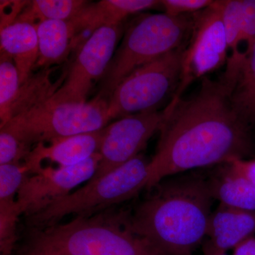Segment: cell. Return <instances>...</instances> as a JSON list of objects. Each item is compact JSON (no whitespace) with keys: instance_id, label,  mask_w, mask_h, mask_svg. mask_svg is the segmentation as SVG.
Returning <instances> with one entry per match:
<instances>
[{"instance_id":"obj_30","label":"cell","mask_w":255,"mask_h":255,"mask_svg":"<svg viewBox=\"0 0 255 255\" xmlns=\"http://www.w3.org/2000/svg\"><path fill=\"white\" fill-rule=\"evenodd\" d=\"M233 255H255V237L243 241L233 250Z\"/></svg>"},{"instance_id":"obj_19","label":"cell","mask_w":255,"mask_h":255,"mask_svg":"<svg viewBox=\"0 0 255 255\" xmlns=\"http://www.w3.org/2000/svg\"><path fill=\"white\" fill-rule=\"evenodd\" d=\"M226 171L211 182L213 196L220 205L255 212V187L226 164Z\"/></svg>"},{"instance_id":"obj_17","label":"cell","mask_w":255,"mask_h":255,"mask_svg":"<svg viewBox=\"0 0 255 255\" xmlns=\"http://www.w3.org/2000/svg\"><path fill=\"white\" fill-rule=\"evenodd\" d=\"M217 2L222 16L228 50L231 53L226 71L221 80L232 92L246 59V55L241 50L243 44L241 0H219Z\"/></svg>"},{"instance_id":"obj_8","label":"cell","mask_w":255,"mask_h":255,"mask_svg":"<svg viewBox=\"0 0 255 255\" xmlns=\"http://www.w3.org/2000/svg\"><path fill=\"white\" fill-rule=\"evenodd\" d=\"M190 36L183 53L180 81L171 100L174 103L194 80L227 64L229 50L221 10L217 1L192 14Z\"/></svg>"},{"instance_id":"obj_15","label":"cell","mask_w":255,"mask_h":255,"mask_svg":"<svg viewBox=\"0 0 255 255\" xmlns=\"http://www.w3.org/2000/svg\"><path fill=\"white\" fill-rule=\"evenodd\" d=\"M0 45L1 51L14 60L22 84L32 75L39 57L36 25L28 21H15L0 30Z\"/></svg>"},{"instance_id":"obj_7","label":"cell","mask_w":255,"mask_h":255,"mask_svg":"<svg viewBox=\"0 0 255 255\" xmlns=\"http://www.w3.org/2000/svg\"><path fill=\"white\" fill-rule=\"evenodd\" d=\"M185 46L142 65L119 84L108 100L112 120L157 110L169 95L175 94Z\"/></svg>"},{"instance_id":"obj_22","label":"cell","mask_w":255,"mask_h":255,"mask_svg":"<svg viewBox=\"0 0 255 255\" xmlns=\"http://www.w3.org/2000/svg\"><path fill=\"white\" fill-rule=\"evenodd\" d=\"M21 80L12 58L1 51L0 54V127L10 120V114L20 87Z\"/></svg>"},{"instance_id":"obj_1","label":"cell","mask_w":255,"mask_h":255,"mask_svg":"<svg viewBox=\"0 0 255 255\" xmlns=\"http://www.w3.org/2000/svg\"><path fill=\"white\" fill-rule=\"evenodd\" d=\"M231 97L221 80L206 77L190 97L169 102L157 151L149 162L148 189L170 176L250 153L248 124L233 108Z\"/></svg>"},{"instance_id":"obj_6","label":"cell","mask_w":255,"mask_h":255,"mask_svg":"<svg viewBox=\"0 0 255 255\" xmlns=\"http://www.w3.org/2000/svg\"><path fill=\"white\" fill-rule=\"evenodd\" d=\"M107 97L100 95L84 103L46 102L11 119L4 127L28 145L49 143L72 135L97 131L111 119ZM1 128V127H0Z\"/></svg>"},{"instance_id":"obj_24","label":"cell","mask_w":255,"mask_h":255,"mask_svg":"<svg viewBox=\"0 0 255 255\" xmlns=\"http://www.w3.org/2000/svg\"><path fill=\"white\" fill-rule=\"evenodd\" d=\"M21 211L16 201L0 203V255H12Z\"/></svg>"},{"instance_id":"obj_29","label":"cell","mask_w":255,"mask_h":255,"mask_svg":"<svg viewBox=\"0 0 255 255\" xmlns=\"http://www.w3.org/2000/svg\"><path fill=\"white\" fill-rule=\"evenodd\" d=\"M226 164L255 187V159L233 158Z\"/></svg>"},{"instance_id":"obj_13","label":"cell","mask_w":255,"mask_h":255,"mask_svg":"<svg viewBox=\"0 0 255 255\" xmlns=\"http://www.w3.org/2000/svg\"><path fill=\"white\" fill-rule=\"evenodd\" d=\"M162 7L161 1L155 0H102L90 3L78 16L70 20L75 33V40L81 33H92L102 26L122 23L129 15L144 10Z\"/></svg>"},{"instance_id":"obj_14","label":"cell","mask_w":255,"mask_h":255,"mask_svg":"<svg viewBox=\"0 0 255 255\" xmlns=\"http://www.w3.org/2000/svg\"><path fill=\"white\" fill-rule=\"evenodd\" d=\"M255 235V212L220 205L210 217L206 243L226 253Z\"/></svg>"},{"instance_id":"obj_23","label":"cell","mask_w":255,"mask_h":255,"mask_svg":"<svg viewBox=\"0 0 255 255\" xmlns=\"http://www.w3.org/2000/svg\"><path fill=\"white\" fill-rule=\"evenodd\" d=\"M31 174L27 164L23 162L0 165V203L16 201L18 191Z\"/></svg>"},{"instance_id":"obj_11","label":"cell","mask_w":255,"mask_h":255,"mask_svg":"<svg viewBox=\"0 0 255 255\" xmlns=\"http://www.w3.org/2000/svg\"><path fill=\"white\" fill-rule=\"evenodd\" d=\"M100 161L98 152L75 165L57 169L42 167L30 174L16 199L21 214L30 217L68 195L77 186L89 182L97 172Z\"/></svg>"},{"instance_id":"obj_26","label":"cell","mask_w":255,"mask_h":255,"mask_svg":"<svg viewBox=\"0 0 255 255\" xmlns=\"http://www.w3.org/2000/svg\"><path fill=\"white\" fill-rule=\"evenodd\" d=\"M241 8L242 43L248 56L255 43V0H241Z\"/></svg>"},{"instance_id":"obj_20","label":"cell","mask_w":255,"mask_h":255,"mask_svg":"<svg viewBox=\"0 0 255 255\" xmlns=\"http://www.w3.org/2000/svg\"><path fill=\"white\" fill-rule=\"evenodd\" d=\"M89 4L84 0L29 1L16 21H28L36 26L45 20L70 21Z\"/></svg>"},{"instance_id":"obj_10","label":"cell","mask_w":255,"mask_h":255,"mask_svg":"<svg viewBox=\"0 0 255 255\" xmlns=\"http://www.w3.org/2000/svg\"><path fill=\"white\" fill-rule=\"evenodd\" d=\"M164 117V109L150 111L122 117L105 127L99 151L100 163L91 179L110 173L139 155L150 137L160 129Z\"/></svg>"},{"instance_id":"obj_32","label":"cell","mask_w":255,"mask_h":255,"mask_svg":"<svg viewBox=\"0 0 255 255\" xmlns=\"http://www.w3.org/2000/svg\"></svg>"},{"instance_id":"obj_18","label":"cell","mask_w":255,"mask_h":255,"mask_svg":"<svg viewBox=\"0 0 255 255\" xmlns=\"http://www.w3.org/2000/svg\"><path fill=\"white\" fill-rule=\"evenodd\" d=\"M53 71L52 68L41 69L34 75L32 74L21 84L11 108L10 120L34 110L53 97L65 78V75H63L56 82H52L50 75Z\"/></svg>"},{"instance_id":"obj_28","label":"cell","mask_w":255,"mask_h":255,"mask_svg":"<svg viewBox=\"0 0 255 255\" xmlns=\"http://www.w3.org/2000/svg\"><path fill=\"white\" fill-rule=\"evenodd\" d=\"M29 1H1V29L17 20Z\"/></svg>"},{"instance_id":"obj_3","label":"cell","mask_w":255,"mask_h":255,"mask_svg":"<svg viewBox=\"0 0 255 255\" xmlns=\"http://www.w3.org/2000/svg\"><path fill=\"white\" fill-rule=\"evenodd\" d=\"M24 255H168L127 228L110 209L64 224L31 230Z\"/></svg>"},{"instance_id":"obj_16","label":"cell","mask_w":255,"mask_h":255,"mask_svg":"<svg viewBox=\"0 0 255 255\" xmlns=\"http://www.w3.org/2000/svg\"><path fill=\"white\" fill-rule=\"evenodd\" d=\"M36 28L39 57L35 68H49L63 61L75 45V30L70 21L45 20Z\"/></svg>"},{"instance_id":"obj_31","label":"cell","mask_w":255,"mask_h":255,"mask_svg":"<svg viewBox=\"0 0 255 255\" xmlns=\"http://www.w3.org/2000/svg\"><path fill=\"white\" fill-rule=\"evenodd\" d=\"M204 255H227L226 253L222 251H217L212 248L210 245L206 243L204 246Z\"/></svg>"},{"instance_id":"obj_27","label":"cell","mask_w":255,"mask_h":255,"mask_svg":"<svg viewBox=\"0 0 255 255\" xmlns=\"http://www.w3.org/2000/svg\"><path fill=\"white\" fill-rule=\"evenodd\" d=\"M212 0H162L161 6L164 13L172 16L192 14L211 6Z\"/></svg>"},{"instance_id":"obj_2","label":"cell","mask_w":255,"mask_h":255,"mask_svg":"<svg viewBox=\"0 0 255 255\" xmlns=\"http://www.w3.org/2000/svg\"><path fill=\"white\" fill-rule=\"evenodd\" d=\"M132 214L127 228L168 255H191L207 235L214 199L211 183L196 175L159 182Z\"/></svg>"},{"instance_id":"obj_21","label":"cell","mask_w":255,"mask_h":255,"mask_svg":"<svg viewBox=\"0 0 255 255\" xmlns=\"http://www.w3.org/2000/svg\"><path fill=\"white\" fill-rule=\"evenodd\" d=\"M233 108L247 124L255 121V43L243 64L231 93Z\"/></svg>"},{"instance_id":"obj_25","label":"cell","mask_w":255,"mask_h":255,"mask_svg":"<svg viewBox=\"0 0 255 255\" xmlns=\"http://www.w3.org/2000/svg\"><path fill=\"white\" fill-rule=\"evenodd\" d=\"M32 149L12 130L6 127L0 128V165L19 163L27 160Z\"/></svg>"},{"instance_id":"obj_9","label":"cell","mask_w":255,"mask_h":255,"mask_svg":"<svg viewBox=\"0 0 255 255\" xmlns=\"http://www.w3.org/2000/svg\"><path fill=\"white\" fill-rule=\"evenodd\" d=\"M123 24L102 26L82 43L65 80L48 102L84 103L96 82L104 77L115 54Z\"/></svg>"},{"instance_id":"obj_12","label":"cell","mask_w":255,"mask_h":255,"mask_svg":"<svg viewBox=\"0 0 255 255\" xmlns=\"http://www.w3.org/2000/svg\"><path fill=\"white\" fill-rule=\"evenodd\" d=\"M105 128L85 132L49 142L48 145L37 144L25 162L31 174L42 167L43 160L58 164L59 167H70L87 160L98 153L103 139Z\"/></svg>"},{"instance_id":"obj_4","label":"cell","mask_w":255,"mask_h":255,"mask_svg":"<svg viewBox=\"0 0 255 255\" xmlns=\"http://www.w3.org/2000/svg\"><path fill=\"white\" fill-rule=\"evenodd\" d=\"M192 14H147L132 21L104 75L99 94L109 100L114 89L134 70L185 46L192 28Z\"/></svg>"},{"instance_id":"obj_5","label":"cell","mask_w":255,"mask_h":255,"mask_svg":"<svg viewBox=\"0 0 255 255\" xmlns=\"http://www.w3.org/2000/svg\"><path fill=\"white\" fill-rule=\"evenodd\" d=\"M149 162L137 155L110 173L91 179L78 190L60 198L40 212L26 218L31 230L43 229L59 223L69 215L89 217L130 200L142 189L147 188Z\"/></svg>"}]
</instances>
